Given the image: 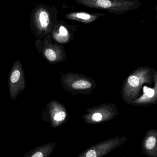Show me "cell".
Returning <instances> with one entry per match:
<instances>
[{"label":"cell","instance_id":"cell-2","mask_svg":"<svg viewBox=\"0 0 157 157\" xmlns=\"http://www.w3.org/2000/svg\"><path fill=\"white\" fill-rule=\"evenodd\" d=\"M80 5L88 8L108 11L114 14H123L128 11L139 9V0H75Z\"/></svg>","mask_w":157,"mask_h":157},{"label":"cell","instance_id":"cell-4","mask_svg":"<svg viewBox=\"0 0 157 157\" xmlns=\"http://www.w3.org/2000/svg\"><path fill=\"white\" fill-rule=\"evenodd\" d=\"M142 154L147 157H157V130H149L142 140Z\"/></svg>","mask_w":157,"mask_h":157},{"label":"cell","instance_id":"cell-7","mask_svg":"<svg viewBox=\"0 0 157 157\" xmlns=\"http://www.w3.org/2000/svg\"><path fill=\"white\" fill-rule=\"evenodd\" d=\"M55 145V142L47 143L32 149L23 157H49L54 151Z\"/></svg>","mask_w":157,"mask_h":157},{"label":"cell","instance_id":"cell-5","mask_svg":"<svg viewBox=\"0 0 157 157\" xmlns=\"http://www.w3.org/2000/svg\"><path fill=\"white\" fill-rule=\"evenodd\" d=\"M106 15L104 13H90L88 12H71L65 15V18L71 21H75L84 24H91Z\"/></svg>","mask_w":157,"mask_h":157},{"label":"cell","instance_id":"cell-6","mask_svg":"<svg viewBox=\"0 0 157 157\" xmlns=\"http://www.w3.org/2000/svg\"><path fill=\"white\" fill-rule=\"evenodd\" d=\"M76 27L74 25H67L64 21H58L53 28V36L60 42H66L70 37V31Z\"/></svg>","mask_w":157,"mask_h":157},{"label":"cell","instance_id":"cell-13","mask_svg":"<svg viewBox=\"0 0 157 157\" xmlns=\"http://www.w3.org/2000/svg\"><path fill=\"white\" fill-rule=\"evenodd\" d=\"M145 93L147 96L148 98H152L155 95V90L152 89L147 88L145 90Z\"/></svg>","mask_w":157,"mask_h":157},{"label":"cell","instance_id":"cell-11","mask_svg":"<svg viewBox=\"0 0 157 157\" xmlns=\"http://www.w3.org/2000/svg\"><path fill=\"white\" fill-rule=\"evenodd\" d=\"M129 85L133 87L138 86L139 84V79L135 75H131L128 78Z\"/></svg>","mask_w":157,"mask_h":157},{"label":"cell","instance_id":"cell-1","mask_svg":"<svg viewBox=\"0 0 157 157\" xmlns=\"http://www.w3.org/2000/svg\"><path fill=\"white\" fill-rule=\"evenodd\" d=\"M58 11L53 5L43 3L37 5L30 15L31 28L37 35L47 34L58 22Z\"/></svg>","mask_w":157,"mask_h":157},{"label":"cell","instance_id":"cell-8","mask_svg":"<svg viewBox=\"0 0 157 157\" xmlns=\"http://www.w3.org/2000/svg\"><path fill=\"white\" fill-rule=\"evenodd\" d=\"M91 86V83L89 81L85 80H77L73 84V87L76 90L87 89Z\"/></svg>","mask_w":157,"mask_h":157},{"label":"cell","instance_id":"cell-9","mask_svg":"<svg viewBox=\"0 0 157 157\" xmlns=\"http://www.w3.org/2000/svg\"><path fill=\"white\" fill-rule=\"evenodd\" d=\"M66 117V113L63 111H61L57 112L53 116V125L55 126L60 125L64 121Z\"/></svg>","mask_w":157,"mask_h":157},{"label":"cell","instance_id":"cell-3","mask_svg":"<svg viewBox=\"0 0 157 157\" xmlns=\"http://www.w3.org/2000/svg\"><path fill=\"white\" fill-rule=\"evenodd\" d=\"M126 136H119L106 139L90 146L77 155V157H103L116 148L120 147L128 140Z\"/></svg>","mask_w":157,"mask_h":157},{"label":"cell","instance_id":"cell-10","mask_svg":"<svg viewBox=\"0 0 157 157\" xmlns=\"http://www.w3.org/2000/svg\"><path fill=\"white\" fill-rule=\"evenodd\" d=\"M45 56L50 61H54L56 59L57 55L55 52L51 49H48L45 52Z\"/></svg>","mask_w":157,"mask_h":157},{"label":"cell","instance_id":"cell-12","mask_svg":"<svg viewBox=\"0 0 157 157\" xmlns=\"http://www.w3.org/2000/svg\"><path fill=\"white\" fill-rule=\"evenodd\" d=\"M20 77V72L18 70L13 71L10 76V81L12 83H15L19 80Z\"/></svg>","mask_w":157,"mask_h":157}]
</instances>
